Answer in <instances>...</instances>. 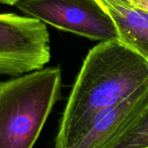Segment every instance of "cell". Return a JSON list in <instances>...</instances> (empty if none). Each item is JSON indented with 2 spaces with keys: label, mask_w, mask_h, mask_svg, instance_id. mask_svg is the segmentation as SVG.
Returning <instances> with one entry per match:
<instances>
[{
  "label": "cell",
  "mask_w": 148,
  "mask_h": 148,
  "mask_svg": "<svg viewBox=\"0 0 148 148\" xmlns=\"http://www.w3.org/2000/svg\"><path fill=\"white\" fill-rule=\"evenodd\" d=\"M106 148H148V106L128 129Z\"/></svg>",
  "instance_id": "52a82bcc"
},
{
  "label": "cell",
  "mask_w": 148,
  "mask_h": 148,
  "mask_svg": "<svg viewBox=\"0 0 148 148\" xmlns=\"http://www.w3.org/2000/svg\"><path fill=\"white\" fill-rule=\"evenodd\" d=\"M23 0H0V3L9 4V5H16L19 2Z\"/></svg>",
  "instance_id": "9c48e42d"
},
{
  "label": "cell",
  "mask_w": 148,
  "mask_h": 148,
  "mask_svg": "<svg viewBox=\"0 0 148 148\" xmlns=\"http://www.w3.org/2000/svg\"><path fill=\"white\" fill-rule=\"evenodd\" d=\"M49 60V34L44 23L0 13V74L20 76L43 69Z\"/></svg>",
  "instance_id": "3957f363"
},
{
  "label": "cell",
  "mask_w": 148,
  "mask_h": 148,
  "mask_svg": "<svg viewBox=\"0 0 148 148\" xmlns=\"http://www.w3.org/2000/svg\"><path fill=\"white\" fill-rule=\"evenodd\" d=\"M148 106V86L99 114L69 148H106L138 119Z\"/></svg>",
  "instance_id": "5b68a950"
},
{
  "label": "cell",
  "mask_w": 148,
  "mask_h": 148,
  "mask_svg": "<svg viewBox=\"0 0 148 148\" xmlns=\"http://www.w3.org/2000/svg\"><path fill=\"white\" fill-rule=\"evenodd\" d=\"M62 70L42 69L0 82V148H32L61 96Z\"/></svg>",
  "instance_id": "7a4b0ae2"
},
{
  "label": "cell",
  "mask_w": 148,
  "mask_h": 148,
  "mask_svg": "<svg viewBox=\"0 0 148 148\" xmlns=\"http://www.w3.org/2000/svg\"><path fill=\"white\" fill-rule=\"evenodd\" d=\"M148 86V57L120 40L87 55L61 119L54 148H69L101 113Z\"/></svg>",
  "instance_id": "6da1fadb"
},
{
  "label": "cell",
  "mask_w": 148,
  "mask_h": 148,
  "mask_svg": "<svg viewBox=\"0 0 148 148\" xmlns=\"http://www.w3.org/2000/svg\"><path fill=\"white\" fill-rule=\"evenodd\" d=\"M16 6L64 31L101 42L119 40L114 21L97 0H23Z\"/></svg>",
  "instance_id": "277c9868"
},
{
  "label": "cell",
  "mask_w": 148,
  "mask_h": 148,
  "mask_svg": "<svg viewBox=\"0 0 148 148\" xmlns=\"http://www.w3.org/2000/svg\"><path fill=\"white\" fill-rule=\"evenodd\" d=\"M114 21L119 40L148 57V11L130 0H97Z\"/></svg>",
  "instance_id": "8992f818"
},
{
  "label": "cell",
  "mask_w": 148,
  "mask_h": 148,
  "mask_svg": "<svg viewBox=\"0 0 148 148\" xmlns=\"http://www.w3.org/2000/svg\"><path fill=\"white\" fill-rule=\"evenodd\" d=\"M130 1L135 6L148 11V0H130Z\"/></svg>",
  "instance_id": "ba28073f"
}]
</instances>
